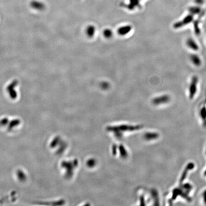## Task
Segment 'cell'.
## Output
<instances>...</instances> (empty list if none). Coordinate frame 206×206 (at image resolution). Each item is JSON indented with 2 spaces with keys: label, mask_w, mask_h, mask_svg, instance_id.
I'll list each match as a JSON object with an SVG mask.
<instances>
[{
  "label": "cell",
  "mask_w": 206,
  "mask_h": 206,
  "mask_svg": "<svg viewBox=\"0 0 206 206\" xmlns=\"http://www.w3.org/2000/svg\"><path fill=\"white\" fill-rule=\"evenodd\" d=\"M18 83L19 82L18 80H14L10 84H9V85L6 88V90L9 94V96L12 99L16 98L18 96L17 92L16 89L18 85Z\"/></svg>",
  "instance_id": "cell-1"
},
{
  "label": "cell",
  "mask_w": 206,
  "mask_h": 206,
  "mask_svg": "<svg viewBox=\"0 0 206 206\" xmlns=\"http://www.w3.org/2000/svg\"><path fill=\"white\" fill-rule=\"evenodd\" d=\"M198 78L197 76H194L191 80V83L189 84V95L190 98H192L196 94V92L197 91L198 84Z\"/></svg>",
  "instance_id": "cell-2"
},
{
  "label": "cell",
  "mask_w": 206,
  "mask_h": 206,
  "mask_svg": "<svg viewBox=\"0 0 206 206\" xmlns=\"http://www.w3.org/2000/svg\"><path fill=\"white\" fill-rule=\"evenodd\" d=\"M140 1L141 0H129L128 4L123 5V6L129 10L133 11L141 7Z\"/></svg>",
  "instance_id": "cell-3"
},
{
  "label": "cell",
  "mask_w": 206,
  "mask_h": 206,
  "mask_svg": "<svg viewBox=\"0 0 206 206\" xmlns=\"http://www.w3.org/2000/svg\"><path fill=\"white\" fill-rule=\"evenodd\" d=\"M30 5L32 9L35 10L40 11L44 10L45 8V4L39 1H35V0L32 1L30 2Z\"/></svg>",
  "instance_id": "cell-4"
},
{
  "label": "cell",
  "mask_w": 206,
  "mask_h": 206,
  "mask_svg": "<svg viewBox=\"0 0 206 206\" xmlns=\"http://www.w3.org/2000/svg\"><path fill=\"white\" fill-rule=\"evenodd\" d=\"M170 100V98L168 95H163L156 98L153 100V103L155 105H160L168 103Z\"/></svg>",
  "instance_id": "cell-5"
},
{
  "label": "cell",
  "mask_w": 206,
  "mask_h": 206,
  "mask_svg": "<svg viewBox=\"0 0 206 206\" xmlns=\"http://www.w3.org/2000/svg\"><path fill=\"white\" fill-rule=\"evenodd\" d=\"M132 29V26L129 25L123 26L119 27L118 30V33L121 36H124L128 34Z\"/></svg>",
  "instance_id": "cell-6"
},
{
  "label": "cell",
  "mask_w": 206,
  "mask_h": 206,
  "mask_svg": "<svg viewBox=\"0 0 206 206\" xmlns=\"http://www.w3.org/2000/svg\"><path fill=\"white\" fill-rule=\"evenodd\" d=\"M186 44L188 48L194 51L198 50L199 46L197 43L193 38H189L186 41Z\"/></svg>",
  "instance_id": "cell-7"
},
{
  "label": "cell",
  "mask_w": 206,
  "mask_h": 206,
  "mask_svg": "<svg viewBox=\"0 0 206 206\" xmlns=\"http://www.w3.org/2000/svg\"><path fill=\"white\" fill-rule=\"evenodd\" d=\"M193 20V16L192 15H190L188 16L187 17H185L183 20L181 21V22H179L178 23H176L175 24V26H174V27L175 28H179L180 27H181L182 26L185 25H188V24H189V22H191Z\"/></svg>",
  "instance_id": "cell-8"
},
{
  "label": "cell",
  "mask_w": 206,
  "mask_h": 206,
  "mask_svg": "<svg viewBox=\"0 0 206 206\" xmlns=\"http://www.w3.org/2000/svg\"><path fill=\"white\" fill-rule=\"evenodd\" d=\"M191 61L196 66H199L201 64V61L198 55H192L190 56Z\"/></svg>",
  "instance_id": "cell-9"
},
{
  "label": "cell",
  "mask_w": 206,
  "mask_h": 206,
  "mask_svg": "<svg viewBox=\"0 0 206 206\" xmlns=\"http://www.w3.org/2000/svg\"><path fill=\"white\" fill-rule=\"evenodd\" d=\"M95 33V28L94 26L89 25L86 29V34L87 36L90 38L94 36Z\"/></svg>",
  "instance_id": "cell-10"
},
{
  "label": "cell",
  "mask_w": 206,
  "mask_h": 206,
  "mask_svg": "<svg viewBox=\"0 0 206 206\" xmlns=\"http://www.w3.org/2000/svg\"><path fill=\"white\" fill-rule=\"evenodd\" d=\"M103 35L105 38L109 39V38H111L113 36V32L111 29H106L103 32Z\"/></svg>",
  "instance_id": "cell-11"
},
{
  "label": "cell",
  "mask_w": 206,
  "mask_h": 206,
  "mask_svg": "<svg viewBox=\"0 0 206 206\" xmlns=\"http://www.w3.org/2000/svg\"><path fill=\"white\" fill-rule=\"evenodd\" d=\"M100 87L102 88L104 90H107L110 87V84L108 82H102V83L100 84Z\"/></svg>",
  "instance_id": "cell-12"
},
{
  "label": "cell",
  "mask_w": 206,
  "mask_h": 206,
  "mask_svg": "<svg viewBox=\"0 0 206 206\" xmlns=\"http://www.w3.org/2000/svg\"><path fill=\"white\" fill-rule=\"evenodd\" d=\"M199 8V7H198ZM198 7H192V8L190 9V11L191 12V13L193 14H198L199 13V12H200V9Z\"/></svg>",
  "instance_id": "cell-13"
},
{
  "label": "cell",
  "mask_w": 206,
  "mask_h": 206,
  "mask_svg": "<svg viewBox=\"0 0 206 206\" xmlns=\"http://www.w3.org/2000/svg\"><path fill=\"white\" fill-rule=\"evenodd\" d=\"M204 199H205V202L206 203V192L205 193V194H204Z\"/></svg>",
  "instance_id": "cell-14"
},
{
  "label": "cell",
  "mask_w": 206,
  "mask_h": 206,
  "mask_svg": "<svg viewBox=\"0 0 206 206\" xmlns=\"http://www.w3.org/2000/svg\"></svg>",
  "instance_id": "cell-15"
}]
</instances>
